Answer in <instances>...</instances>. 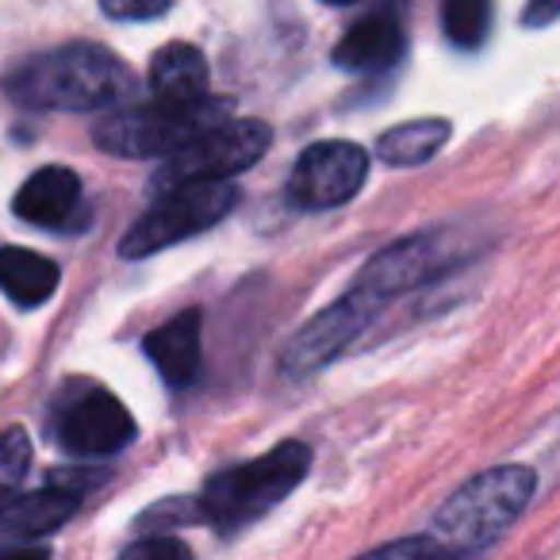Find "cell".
Instances as JSON below:
<instances>
[{
  "label": "cell",
  "mask_w": 560,
  "mask_h": 560,
  "mask_svg": "<svg viewBox=\"0 0 560 560\" xmlns=\"http://www.w3.org/2000/svg\"><path fill=\"white\" fill-rule=\"evenodd\" d=\"M445 265H450V242H445L442 234L438 231L411 234V238L396 242V246H388L384 254H376L373 261L365 265V272L358 277L353 292H361V296L381 307V304H388L392 296H404V292L434 280Z\"/></svg>",
  "instance_id": "cell-8"
},
{
  "label": "cell",
  "mask_w": 560,
  "mask_h": 560,
  "mask_svg": "<svg viewBox=\"0 0 560 560\" xmlns=\"http://www.w3.org/2000/svg\"><path fill=\"white\" fill-rule=\"evenodd\" d=\"M327 4H358V0H327Z\"/></svg>",
  "instance_id": "cell-25"
},
{
  "label": "cell",
  "mask_w": 560,
  "mask_h": 560,
  "mask_svg": "<svg viewBox=\"0 0 560 560\" xmlns=\"http://www.w3.org/2000/svg\"><path fill=\"white\" fill-rule=\"evenodd\" d=\"M442 27L453 47H483L491 32V0H442Z\"/></svg>",
  "instance_id": "cell-18"
},
{
  "label": "cell",
  "mask_w": 560,
  "mask_h": 560,
  "mask_svg": "<svg viewBox=\"0 0 560 560\" xmlns=\"http://www.w3.org/2000/svg\"><path fill=\"white\" fill-rule=\"evenodd\" d=\"M16 104L43 112H108L131 101L135 73L119 55L101 43H66L4 78Z\"/></svg>",
  "instance_id": "cell-1"
},
{
  "label": "cell",
  "mask_w": 560,
  "mask_h": 560,
  "mask_svg": "<svg viewBox=\"0 0 560 560\" xmlns=\"http://www.w3.org/2000/svg\"><path fill=\"white\" fill-rule=\"evenodd\" d=\"M142 350L170 388H188L200 373V312H180L177 319L150 330Z\"/></svg>",
  "instance_id": "cell-14"
},
{
  "label": "cell",
  "mask_w": 560,
  "mask_h": 560,
  "mask_svg": "<svg viewBox=\"0 0 560 560\" xmlns=\"http://www.w3.org/2000/svg\"><path fill=\"white\" fill-rule=\"evenodd\" d=\"M173 0H101L104 16L112 20H154L170 12Z\"/></svg>",
  "instance_id": "cell-22"
},
{
  "label": "cell",
  "mask_w": 560,
  "mask_h": 560,
  "mask_svg": "<svg viewBox=\"0 0 560 560\" xmlns=\"http://www.w3.org/2000/svg\"><path fill=\"white\" fill-rule=\"evenodd\" d=\"M81 495L62 483H50L32 495H16L4 511H0V537H12V541H39V537L55 534L58 526L78 514Z\"/></svg>",
  "instance_id": "cell-13"
},
{
  "label": "cell",
  "mask_w": 560,
  "mask_h": 560,
  "mask_svg": "<svg viewBox=\"0 0 560 560\" xmlns=\"http://www.w3.org/2000/svg\"><path fill=\"white\" fill-rule=\"evenodd\" d=\"M534 488H537V476L526 465L488 468V472L472 476V480L460 483L445 499L434 526H430V537L453 560L488 549L491 541H499L518 522V514L534 499Z\"/></svg>",
  "instance_id": "cell-2"
},
{
  "label": "cell",
  "mask_w": 560,
  "mask_h": 560,
  "mask_svg": "<svg viewBox=\"0 0 560 560\" xmlns=\"http://www.w3.org/2000/svg\"><path fill=\"white\" fill-rule=\"evenodd\" d=\"M376 315V304L365 300L361 292H346L338 304H330L327 312H319L289 346L280 353V365L284 373L292 376H307V373H319L327 361H335L361 330L369 327V319Z\"/></svg>",
  "instance_id": "cell-9"
},
{
  "label": "cell",
  "mask_w": 560,
  "mask_h": 560,
  "mask_svg": "<svg viewBox=\"0 0 560 560\" xmlns=\"http://www.w3.org/2000/svg\"><path fill=\"white\" fill-rule=\"evenodd\" d=\"M404 58V27L392 12L365 16L335 47V66L346 73H381Z\"/></svg>",
  "instance_id": "cell-12"
},
{
  "label": "cell",
  "mask_w": 560,
  "mask_h": 560,
  "mask_svg": "<svg viewBox=\"0 0 560 560\" xmlns=\"http://www.w3.org/2000/svg\"><path fill=\"white\" fill-rule=\"evenodd\" d=\"M0 560H50L47 545H9L0 549Z\"/></svg>",
  "instance_id": "cell-24"
},
{
  "label": "cell",
  "mask_w": 560,
  "mask_h": 560,
  "mask_svg": "<svg viewBox=\"0 0 560 560\" xmlns=\"http://www.w3.org/2000/svg\"><path fill=\"white\" fill-rule=\"evenodd\" d=\"M560 16V0H529L526 12H522V24L526 27H549Z\"/></svg>",
  "instance_id": "cell-23"
},
{
  "label": "cell",
  "mask_w": 560,
  "mask_h": 560,
  "mask_svg": "<svg viewBox=\"0 0 560 560\" xmlns=\"http://www.w3.org/2000/svg\"><path fill=\"white\" fill-rule=\"evenodd\" d=\"M307 468H312V450L304 442H284L265 457L211 476L196 499L192 514L223 534H234V529L269 514L277 503H284L304 483Z\"/></svg>",
  "instance_id": "cell-3"
},
{
  "label": "cell",
  "mask_w": 560,
  "mask_h": 560,
  "mask_svg": "<svg viewBox=\"0 0 560 560\" xmlns=\"http://www.w3.org/2000/svg\"><path fill=\"white\" fill-rule=\"evenodd\" d=\"M450 139V124L445 119H411V124H399L392 131H384L376 139V158L396 170L404 165H422L438 154Z\"/></svg>",
  "instance_id": "cell-17"
},
{
  "label": "cell",
  "mask_w": 560,
  "mask_h": 560,
  "mask_svg": "<svg viewBox=\"0 0 560 560\" xmlns=\"http://www.w3.org/2000/svg\"><path fill=\"white\" fill-rule=\"evenodd\" d=\"M272 142V131L261 119H226V124L208 127L173 150L154 173V192H170L180 185H203V180H231L234 173L261 162Z\"/></svg>",
  "instance_id": "cell-5"
},
{
  "label": "cell",
  "mask_w": 560,
  "mask_h": 560,
  "mask_svg": "<svg viewBox=\"0 0 560 560\" xmlns=\"http://www.w3.org/2000/svg\"><path fill=\"white\" fill-rule=\"evenodd\" d=\"M119 560H192V549L173 534H150L135 541L131 549H124Z\"/></svg>",
  "instance_id": "cell-21"
},
{
  "label": "cell",
  "mask_w": 560,
  "mask_h": 560,
  "mask_svg": "<svg viewBox=\"0 0 560 560\" xmlns=\"http://www.w3.org/2000/svg\"><path fill=\"white\" fill-rule=\"evenodd\" d=\"M16 215L32 226L66 231L81 215V177L66 165L32 173L16 192Z\"/></svg>",
  "instance_id": "cell-11"
},
{
  "label": "cell",
  "mask_w": 560,
  "mask_h": 560,
  "mask_svg": "<svg viewBox=\"0 0 560 560\" xmlns=\"http://www.w3.org/2000/svg\"><path fill=\"white\" fill-rule=\"evenodd\" d=\"M58 265L24 246H0V292L20 307H39L58 292Z\"/></svg>",
  "instance_id": "cell-16"
},
{
  "label": "cell",
  "mask_w": 560,
  "mask_h": 560,
  "mask_svg": "<svg viewBox=\"0 0 560 560\" xmlns=\"http://www.w3.org/2000/svg\"><path fill=\"white\" fill-rule=\"evenodd\" d=\"M27 465H32V438L20 427L0 434V511L16 499V488L24 480Z\"/></svg>",
  "instance_id": "cell-19"
},
{
  "label": "cell",
  "mask_w": 560,
  "mask_h": 560,
  "mask_svg": "<svg viewBox=\"0 0 560 560\" xmlns=\"http://www.w3.org/2000/svg\"><path fill=\"white\" fill-rule=\"evenodd\" d=\"M150 89L158 93V101L170 104L208 101V62L188 43H170L150 62Z\"/></svg>",
  "instance_id": "cell-15"
},
{
  "label": "cell",
  "mask_w": 560,
  "mask_h": 560,
  "mask_svg": "<svg viewBox=\"0 0 560 560\" xmlns=\"http://www.w3.org/2000/svg\"><path fill=\"white\" fill-rule=\"evenodd\" d=\"M231 104L223 101H196V104H139V108L112 112L108 119L93 127V142L116 158H170L208 127L223 124Z\"/></svg>",
  "instance_id": "cell-4"
},
{
  "label": "cell",
  "mask_w": 560,
  "mask_h": 560,
  "mask_svg": "<svg viewBox=\"0 0 560 560\" xmlns=\"http://www.w3.org/2000/svg\"><path fill=\"white\" fill-rule=\"evenodd\" d=\"M358 560H453V557L430 534H419V537H399V541H388V545H381V549L365 552V557H358Z\"/></svg>",
  "instance_id": "cell-20"
},
{
  "label": "cell",
  "mask_w": 560,
  "mask_h": 560,
  "mask_svg": "<svg viewBox=\"0 0 560 560\" xmlns=\"http://www.w3.org/2000/svg\"><path fill=\"white\" fill-rule=\"evenodd\" d=\"M135 438V419L116 396L89 392L58 422V445L73 457H112Z\"/></svg>",
  "instance_id": "cell-10"
},
{
  "label": "cell",
  "mask_w": 560,
  "mask_h": 560,
  "mask_svg": "<svg viewBox=\"0 0 560 560\" xmlns=\"http://www.w3.org/2000/svg\"><path fill=\"white\" fill-rule=\"evenodd\" d=\"M234 203H238V188H234L231 180H203V185L170 188V192H162V200L124 234L119 254L150 257L165 246H177V242L223 223Z\"/></svg>",
  "instance_id": "cell-6"
},
{
  "label": "cell",
  "mask_w": 560,
  "mask_h": 560,
  "mask_svg": "<svg viewBox=\"0 0 560 560\" xmlns=\"http://www.w3.org/2000/svg\"><path fill=\"white\" fill-rule=\"evenodd\" d=\"M369 177V154L358 142H315L296 158L292 170V200L300 208L327 211L353 200Z\"/></svg>",
  "instance_id": "cell-7"
}]
</instances>
